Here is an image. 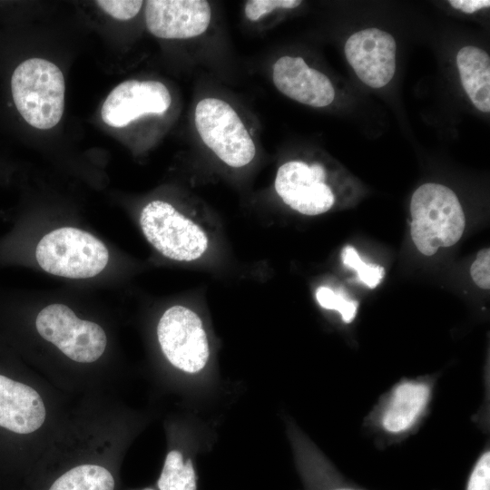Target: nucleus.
Instances as JSON below:
<instances>
[{"mask_svg": "<svg viewBox=\"0 0 490 490\" xmlns=\"http://www.w3.org/2000/svg\"><path fill=\"white\" fill-rule=\"evenodd\" d=\"M10 88L15 109L29 125L47 130L60 122L65 83L54 64L41 58L24 60L14 70Z\"/></svg>", "mask_w": 490, "mask_h": 490, "instance_id": "nucleus-1", "label": "nucleus"}, {"mask_svg": "<svg viewBox=\"0 0 490 490\" xmlns=\"http://www.w3.org/2000/svg\"><path fill=\"white\" fill-rule=\"evenodd\" d=\"M410 211L411 237L417 250L434 255L440 247L456 244L465 230L466 219L456 193L436 183L421 185L414 192Z\"/></svg>", "mask_w": 490, "mask_h": 490, "instance_id": "nucleus-2", "label": "nucleus"}, {"mask_svg": "<svg viewBox=\"0 0 490 490\" xmlns=\"http://www.w3.org/2000/svg\"><path fill=\"white\" fill-rule=\"evenodd\" d=\"M140 224L147 240L173 260H197L211 244V232L204 221L164 201L147 203L141 212Z\"/></svg>", "mask_w": 490, "mask_h": 490, "instance_id": "nucleus-3", "label": "nucleus"}, {"mask_svg": "<svg viewBox=\"0 0 490 490\" xmlns=\"http://www.w3.org/2000/svg\"><path fill=\"white\" fill-rule=\"evenodd\" d=\"M35 259L50 274L88 279L104 270L109 252L105 245L89 232L64 227L43 237L36 246Z\"/></svg>", "mask_w": 490, "mask_h": 490, "instance_id": "nucleus-4", "label": "nucleus"}, {"mask_svg": "<svg viewBox=\"0 0 490 490\" xmlns=\"http://www.w3.org/2000/svg\"><path fill=\"white\" fill-rule=\"evenodd\" d=\"M194 122L202 142L225 164L240 168L253 160L255 143L236 111L225 101L201 100Z\"/></svg>", "mask_w": 490, "mask_h": 490, "instance_id": "nucleus-5", "label": "nucleus"}, {"mask_svg": "<svg viewBox=\"0 0 490 490\" xmlns=\"http://www.w3.org/2000/svg\"><path fill=\"white\" fill-rule=\"evenodd\" d=\"M35 328L43 338L76 362H94L105 350L107 338L102 327L79 318L63 304L44 308L36 317Z\"/></svg>", "mask_w": 490, "mask_h": 490, "instance_id": "nucleus-6", "label": "nucleus"}, {"mask_svg": "<svg viewBox=\"0 0 490 490\" xmlns=\"http://www.w3.org/2000/svg\"><path fill=\"white\" fill-rule=\"evenodd\" d=\"M162 351L175 368L188 373L201 371L207 364L210 348L200 316L175 305L164 311L157 326Z\"/></svg>", "mask_w": 490, "mask_h": 490, "instance_id": "nucleus-7", "label": "nucleus"}, {"mask_svg": "<svg viewBox=\"0 0 490 490\" xmlns=\"http://www.w3.org/2000/svg\"><path fill=\"white\" fill-rule=\"evenodd\" d=\"M326 171L319 163L290 161L278 169L274 187L285 204L304 215L330 210L335 196L326 183Z\"/></svg>", "mask_w": 490, "mask_h": 490, "instance_id": "nucleus-8", "label": "nucleus"}, {"mask_svg": "<svg viewBox=\"0 0 490 490\" xmlns=\"http://www.w3.org/2000/svg\"><path fill=\"white\" fill-rule=\"evenodd\" d=\"M346 58L358 78L372 88L387 84L396 70L394 37L377 28L354 33L345 44Z\"/></svg>", "mask_w": 490, "mask_h": 490, "instance_id": "nucleus-9", "label": "nucleus"}, {"mask_svg": "<svg viewBox=\"0 0 490 490\" xmlns=\"http://www.w3.org/2000/svg\"><path fill=\"white\" fill-rule=\"evenodd\" d=\"M171 103L170 92L162 83L128 80L109 93L101 115L107 125L123 127L143 115H162Z\"/></svg>", "mask_w": 490, "mask_h": 490, "instance_id": "nucleus-10", "label": "nucleus"}, {"mask_svg": "<svg viewBox=\"0 0 490 490\" xmlns=\"http://www.w3.org/2000/svg\"><path fill=\"white\" fill-rule=\"evenodd\" d=\"M211 11L204 0H151L146 2L149 32L163 39H187L203 34Z\"/></svg>", "mask_w": 490, "mask_h": 490, "instance_id": "nucleus-11", "label": "nucleus"}, {"mask_svg": "<svg viewBox=\"0 0 490 490\" xmlns=\"http://www.w3.org/2000/svg\"><path fill=\"white\" fill-rule=\"evenodd\" d=\"M272 80L280 93L306 105L324 107L335 98L330 80L299 56L279 58L273 64Z\"/></svg>", "mask_w": 490, "mask_h": 490, "instance_id": "nucleus-12", "label": "nucleus"}, {"mask_svg": "<svg viewBox=\"0 0 490 490\" xmlns=\"http://www.w3.org/2000/svg\"><path fill=\"white\" fill-rule=\"evenodd\" d=\"M45 416L44 401L34 388L0 372V431L17 436L34 433Z\"/></svg>", "mask_w": 490, "mask_h": 490, "instance_id": "nucleus-13", "label": "nucleus"}, {"mask_svg": "<svg viewBox=\"0 0 490 490\" xmlns=\"http://www.w3.org/2000/svg\"><path fill=\"white\" fill-rule=\"evenodd\" d=\"M462 86L473 104L483 113L490 111V57L475 46L462 47L456 55Z\"/></svg>", "mask_w": 490, "mask_h": 490, "instance_id": "nucleus-14", "label": "nucleus"}, {"mask_svg": "<svg viewBox=\"0 0 490 490\" xmlns=\"http://www.w3.org/2000/svg\"><path fill=\"white\" fill-rule=\"evenodd\" d=\"M429 388L421 383L407 382L394 391L384 414L383 427L393 433L408 429L426 407Z\"/></svg>", "mask_w": 490, "mask_h": 490, "instance_id": "nucleus-15", "label": "nucleus"}, {"mask_svg": "<svg viewBox=\"0 0 490 490\" xmlns=\"http://www.w3.org/2000/svg\"><path fill=\"white\" fill-rule=\"evenodd\" d=\"M112 474L98 465L77 466L57 478L49 490H113Z\"/></svg>", "mask_w": 490, "mask_h": 490, "instance_id": "nucleus-16", "label": "nucleus"}, {"mask_svg": "<svg viewBox=\"0 0 490 490\" xmlns=\"http://www.w3.org/2000/svg\"><path fill=\"white\" fill-rule=\"evenodd\" d=\"M157 485L160 490H196V475L191 459L184 462L179 451H170Z\"/></svg>", "mask_w": 490, "mask_h": 490, "instance_id": "nucleus-17", "label": "nucleus"}, {"mask_svg": "<svg viewBox=\"0 0 490 490\" xmlns=\"http://www.w3.org/2000/svg\"><path fill=\"white\" fill-rule=\"evenodd\" d=\"M341 258L347 267L357 270L359 279L370 289H374L380 283L384 276V269L378 265L362 261L353 247L346 246L342 250Z\"/></svg>", "mask_w": 490, "mask_h": 490, "instance_id": "nucleus-18", "label": "nucleus"}, {"mask_svg": "<svg viewBox=\"0 0 490 490\" xmlns=\"http://www.w3.org/2000/svg\"><path fill=\"white\" fill-rule=\"evenodd\" d=\"M316 298L322 308L338 311L344 322L349 323L354 319L358 306L356 301L347 299L340 293H336L327 287L318 288Z\"/></svg>", "mask_w": 490, "mask_h": 490, "instance_id": "nucleus-19", "label": "nucleus"}, {"mask_svg": "<svg viewBox=\"0 0 490 490\" xmlns=\"http://www.w3.org/2000/svg\"><path fill=\"white\" fill-rule=\"evenodd\" d=\"M300 4L299 0H250L245 4L244 13L249 20L258 21L276 9H292Z\"/></svg>", "mask_w": 490, "mask_h": 490, "instance_id": "nucleus-20", "label": "nucleus"}, {"mask_svg": "<svg viewBox=\"0 0 490 490\" xmlns=\"http://www.w3.org/2000/svg\"><path fill=\"white\" fill-rule=\"evenodd\" d=\"M105 13L118 20H129L134 17L142 6V1L99 0L95 2Z\"/></svg>", "mask_w": 490, "mask_h": 490, "instance_id": "nucleus-21", "label": "nucleus"}, {"mask_svg": "<svg viewBox=\"0 0 490 490\" xmlns=\"http://www.w3.org/2000/svg\"><path fill=\"white\" fill-rule=\"evenodd\" d=\"M466 490H490V453L477 461L470 475Z\"/></svg>", "mask_w": 490, "mask_h": 490, "instance_id": "nucleus-22", "label": "nucleus"}, {"mask_svg": "<svg viewBox=\"0 0 490 490\" xmlns=\"http://www.w3.org/2000/svg\"><path fill=\"white\" fill-rule=\"evenodd\" d=\"M490 250L489 249L481 250L476 256L475 260L471 266V276L475 283L485 289L490 287Z\"/></svg>", "mask_w": 490, "mask_h": 490, "instance_id": "nucleus-23", "label": "nucleus"}, {"mask_svg": "<svg viewBox=\"0 0 490 490\" xmlns=\"http://www.w3.org/2000/svg\"><path fill=\"white\" fill-rule=\"evenodd\" d=\"M449 4L464 13L472 14L481 8L490 6L489 0H451Z\"/></svg>", "mask_w": 490, "mask_h": 490, "instance_id": "nucleus-24", "label": "nucleus"}, {"mask_svg": "<svg viewBox=\"0 0 490 490\" xmlns=\"http://www.w3.org/2000/svg\"><path fill=\"white\" fill-rule=\"evenodd\" d=\"M333 490H358V489L342 487V488H336V489H333Z\"/></svg>", "mask_w": 490, "mask_h": 490, "instance_id": "nucleus-25", "label": "nucleus"}, {"mask_svg": "<svg viewBox=\"0 0 490 490\" xmlns=\"http://www.w3.org/2000/svg\"><path fill=\"white\" fill-rule=\"evenodd\" d=\"M142 490H153V489H152V488L147 487V488H144V489H142Z\"/></svg>", "mask_w": 490, "mask_h": 490, "instance_id": "nucleus-26", "label": "nucleus"}]
</instances>
